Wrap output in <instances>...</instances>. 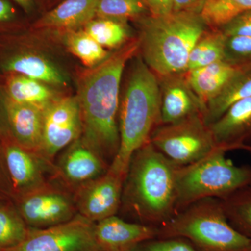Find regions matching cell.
<instances>
[{
	"label": "cell",
	"instance_id": "cell-1",
	"mask_svg": "<svg viewBox=\"0 0 251 251\" xmlns=\"http://www.w3.org/2000/svg\"><path fill=\"white\" fill-rule=\"evenodd\" d=\"M139 52L138 38L116 50L79 81L77 97L82 115L81 138L110 166L120 148L118 115L122 75Z\"/></svg>",
	"mask_w": 251,
	"mask_h": 251
},
{
	"label": "cell",
	"instance_id": "cell-2",
	"mask_svg": "<svg viewBox=\"0 0 251 251\" xmlns=\"http://www.w3.org/2000/svg\"><path fill=\"white\" fill-rule=\"evenodd\" d=\"M177 168L151 142L145 143L130 159L121 205L144 224H164L176 214Z\"/></svg>",
	"mask_w": 251,
	"mask_h": 251
},
{
	"label": "cell",
	"instance_id": "cell-3",
	"mask_svg": "<svg viewBox=\"0 0 251 251\" xmlns=\"http://www.w3.org/2000/svg\"><path fill=\"white\" fill-rule=\"evenodd\" d=\"M130 61L119 108L120 148L108 168L125 178L133 153L150 141L153 130L161 125L158 77L140 54H135Z\"/></svg>",
	"mask_w": 251,
	"mask_h": 251
},
{
	"label": "cell",
	"instance_id": "cell-4",
	"mask_svg": "<svg viewBox=\"0 0 251 251\" xmlns=\"http://www.w3.org/2000/svg\"><path fill=\"white\" fill-rule=\"evenodd\" d=\"M135 21L140 54L158 77L186 72L193 48L208 29L196 9L149 14Z\"/></svg>",
	"mask_w": 251,
	"mask_h": 251
},
{
	"label": "cell",
	"instance_id": "cell-5",
	"mask_svg": "<svg viewBox=\"0 0 251 251\" xmlns=\"http://www.w3.org/2000/svg\"><path fill=\"white\" fill-rule=\"evenodd\" d=\"M159 239H187L203 251H249L251 239L229 224L221 200L193 203L157 227Z\"/></svg>",
	"mask_w": 251,
	"mask_h": 251
},
{
	"label": "cell",
	"instance_id": "cell-6",
	"mask_svg": "<svg viewBox=\"0 0 251 251\" xmlns=\"http://www.w3.org/2000/svg\"><path fill=\"white\" fill-rule=\"evenodd\" d=\"M217 148L201 159L176 171V213L206 199H224L251 183V167L239 166Z\"/></svg>",
	"mask_w": 251,
	"mask_h": 251
},
{
	"label": "cell",
	"instance_id": "cell-7",
	"mask_svg": "<svg viewBox=\"0 0 251 251\" xmlns=\"http://www.w3.org/2000/svg\"><path fill=\"white\" fill-rule=\"evenodd\" d=\"M150 141L178 166L195 163L218 148L202 112L175 123L158 126Z\"/></svg>",
	"mask_w": 251,
	"mask_h": 251
},
{
	"label": "cell",
	"instance_id": "cell-8",
	"mask_svg": "<svg viewBox=\"0 0 251 251\" xmlns=\"http://www.w3.org/2000/svg\"><path fill=\"white\" fill-rule=\"evenodd\" d=\"M94 225L77 214L57 226L30 228L22 242L1 251H102L94 235Z\"/></svg>",
	"mask_w": 251,
	"mask_h": 251
},
{
	"label": "cell",
	"instance_id": "cell-9",
	"mask_svg": "<svg viewBox=\"0 0 251 251\" xmlns=\"http://www.w3.org/2000/svg\"><path fill=\"white\" fill-rule=\"evenodd\" d=\"M82 133V115L77 97L57 98L44 110L39 155L48 163Z\"/></svg>",
	"mask_w": 251,
	"mask_h": 251
},
{
	"label": "cell",
	"instance_id": "cell-10",
	"mask_svg": "<svg viewBox=\"0 0 251 251\" xmlns=\"http://www.w3.org/2000/svg\"><path fill=\"white\" fill-rule=\"evenodd\" d=\"M18 212L29 227L34 229L64 224L77 214L74 197L47 185L21 195Z\"/></svg>",
	"mask_w": 251,
	"mask_h": 251
},
{
	"label": "cell",
	"instance_id": "cell-11",
	"mask_svg": "<svg viewBox=\"0 0 251 251\" xmlns=\"http://www.w3.org/2000/svg\"><path fill=\"white\" fill-rule=\"evenodd\" d=\"M125 178L109 171L76 189L77 214L93 223L115 216L122 204Z\"/></svg>",
	"mask_w": 251,
	"mask_h": 251
},
{
	"label": "cell",
	"instance_id": "cell-12",
	"mask_svg": "<svg viewBox=\"0 0 251 251\" xmlns=\"http://www.w3.org/2000/svg\"><path fill=\"white\" fill-rule=\"evenodd\" d=\"M109 166L80 137L65 148L59 157L55 169L68 185L77 189L105 174Z\"/></svg>",
	"mask_w": 251,
	"mask_h": 251
},
{
	"label": "cell",
	"instance_id": "cell-13",
	"mask_svg": "<svg viewBox=\"0 0 251 251\" xmlns=\"http://www.w3.org/2000/svg\"><path fill=\"white\" fill-rule=\"evenodd\" d=\"M209 127L218 148L251 153V97L234 103Z\"/></svg>",
	"mask_w": 251,
	"mask_h": 251
},
{
	"label": "cell",
	"instance_id": "cell-14",
	"mask_svg": "<svg viewBox=\"0 0 251 251\" xmlns=\"http://www.w3.org/2000/svg\"><path fill=\"white\" fill-rule=\"evenodd\" d=\"M94 235L102 251H130L142 243L156 239L158 229L127 222L115 215L95 223Z\"/></svg>",
	"mask_w": 251,
	"mask_h": 251
},
{
	"label": "cell",
	"instance_id": "cell-15",
	"mask_svg": "<svg viewBox=\"0 0 251 251\" xmlns=\"http://www.w3.org/2000/svg\"><path fill=\"white\" fill-rule=\"evenodd\" d=\"M184 73L157 76L161 95V125L204 112V106L188 85Z\"/></svg>",
	"mask_w": 251,
	"mask_h": 251
},
{
	"label": "cell",
	"instance_id": "cell-16",
	"mask_svg": "<svg viewBox=\"0 0 251 251\" xmlns=\"http://www.w3.org/2000/svg\"><path fill=\"white\" fill-rule=\"evenodd\" d=\"M4 159L13 186L22 195L46 186L44 168L48 162L37 153L11 145L5 149Z\"/></svg>",
	"mask_w": 251,
	"mask_h": 251
},
{
	"label": "cell",
	"instance_id": "cell-17",
	"mask_svg": "<svg viewBox=\"0 0 251 251\" xmlns=\"http://www.w3.org/2000/svg\"><path fill=\"white\" fill-rule=\"evenodd\" d=\"M6 110L10 128L18 145L38 154L42 139L44 109L8 98Z\"/></svg>",
	"mask_w": 251,
	"mask_h": 251
},
{
	"label": "cell",
	"instance_id": "cell-18",
	"mask_svg": "<svg viewBox=\"0 0 251 251\" xmlns=\"http://www.w3.org/2000/svg\"><path fill=\"white\" fill-rule=\"evenodd\" d=\"M98 0H63L34 24L37 29L77 30L96 18Z\"/></svg>",
	"mask_w": 251,
	"mask_h": 251
},
{
	"label": "cell",
	"instance_id": "cell-19",
	"mask_svg": "<svg viewBox=\"0 0 251 251\" xmlns=\"http://www.w3.org/2000/svg\"><path fill=\"white\" fill-rule=\"evenodd\" d=\"M242 69L244 68L233 67L221 61L184 74L188 85L204 108L206 104Z\"/></svg>",
	"mask_w": 251,
	"mask_h": 251
},
{
	"label": "cell",
	"instance_id": "cell-20",
	"mask_svg": "<svg viewBox=\"0 0 251 251\" xmlns=\"http://www.w3.org/2000/svg\"><path fill=\"white\" fill-rule=\"evenodd\" d=\"M4 68L8 72L30 77L46 85H67V77L60 69L40 54L31 52L18 54L6 61Z\"/></svg>",
	"mask_w": 251,
	"mask_h": 251
},
{
	"label": "cell",
	"instance_id": "cell-21",
	"mask_svg": "<svg viewBox=\"0 0 251 251\" xmlns=\"http://www.w3.org/2000/svg\"><path fill=\"white\" fill-rule=\"evenodd\" d=\"M251 97V67L244 68L206 104L203 117L206 125L216 121L234 103Z\"/></svg>",
	"mask_w": 251,
	"mask_h": 251
},
{
	"label": "cell",
	"instance_id": "cell-22",
	"mask_svg": "<svg viewBox=\"0 0 251 251\" xmlns=\"http://www.w3.org/2000/svg\"><path fill=\"white\" fill-rule=\"evenodd\" d=\"M6 90L11 100L44 109L58 98L46 84L18 74L10 77L6 83Z\"/></svg>",
	"mask_w": 251,
	"mask_h": 251
},
{
	"label": "cell",
	"instance_id": "cell-23",
	"mask_svg": "<svg viewBox=\"0 0 251 251\" xmlns=\"http://www.w3.org/2000/svg\"><path fill=\"white\" fill-rule=\"evenodd\" d=\"M83 29L104 49L117 50L133 39L128 21L125 20L95 18Z\"/></svg>",
	"mask_w": 251,
	"mask_h": 251
},
{
	"label": "cell",
	"instance_id": "cell-24",
	"mask_svg": "<svg viewBox=\"0 0 251 251\" xmlns=\"http://www.w3.org/2000/svg\"><path fill=\"white\" fill-rule=\"evenodd\" d=\"M196 8L206 27L219 29L238 15L251 9V0H199Z\"/></svg>",
	"mask_w": 251,
	"mask_h": 251
},
{
	"label": "cell",
	"instance_id": "cell-25",
	"mask_svg": "<svg viewBox=\"0 0 251 251\" xmlns=\"http://www.w3.org/2000/svg\"><path fill=\"white\" fill-rule=\"evenodd\" d=\"M225 40L226 36L220 29L208 28L190 53L186 72L224 61Z\"/></svg>",
	"mask_w": 251,
	"mask_h": 251
},
{
	"label": "cell",
	"instance_id": "cell-26",
	"mask_svg": "<svg viewBox=\"0 0 251 251\" xmlns=\"http://www.w3.org/2000/svg\"><path fill=\"white\" fill-rule=\"evenodd\" d=\"M221 201L229 224L251 239V183Z\"/></svg>",
	"mask_w": 251,
	"mask_h": 251
},
{
	"label": "cell",
	"instance_id": "cell-27",
	"mask_svg": "<svg viewBox=\"0 0 251 251\" xmlns=\"http://www.w3.org/2000/svg\"><path fill=\"white\" fill-rule=\"evenodd\" d=\"M66 44L74 55L87 67H97L111 54L83 29L67 31Z\"/></svg>",
	"mask_w": 251,
	"mask_h": 251
},
{
	"label": "cell",
	"instance_id": "cell-28",
	"mask_svg": "<svg viewBox=\"0 0 251 251\" xmlns=\"http://www.w3.org/2000/svg\"><path fill=\"white\" fill-rule=\"evenodd\" d=\"M150 14L145 0H98L96 18L136 20Z\"/></svg>",
	"mask_w": 251,
	"mask_h": 251
},
{
	"label": "cell",
	"instance_id": "cell-29",
	"mask_svg": "<svg viewBox=\"0 0 251 251\" xmlns=\"http://www.w3.org/2000/svg\"><path fill=\"white\" fill-rule=\"evenodd\" d=\"M29 229L19 212L0 206V251L18 245L27 237Z\"/></svg>",
	"mask_w": 251,
	"mask_h": 251
},
{
	"label": "cell",
	"instance_id": "cell-30",
	"mask_svg": "<svg viewBox=\"0 0 251 251\" xmlns=\"http://www.w3.org/2000/svg\"><path fill=\"white\" fill-rule=\"evenodd\" d=\"M224 61L237 68L251 67V36H226Z\"/></svg>",
	"mask_w": 251,
	"mask_h": 251
},
{
	"label": "cell",
	"instance_id": "cell-31",
	"mask_svg": "<svg viewBox=\"0 0 251 251\" xmlns=\"http://www.w3.org/2000/svg\"><path fill=\"white\" fill-rule=\"evenodd\" d=\"M130 251H201L180 238L153 239L139 244Z\"/></svg>",
	"mask_w": 251,
	"mask_h": 251
},
{
	"label": "cell",
	"instance_id": "cell-32",
	"mask_svg": "<svg viewBox=\"0 0 251 251\" xmlns=\"http://www.w3.org/2000/svg\"><path fill=\"white\" fill-rule=\"evenodd\" d=\"M219 29L226 36H251V9L238 15Z\"/></svg>",
	"mask_w": 251,
	"mask_h": 251
},
{
	"label": "cell",
	"instance_id": "cell-33",
	"mask_svg": "<svg viewBox=\"0 0 251 251\" xmlns=\"http://www.w3.org/2000/svg\"><path fill=\"white\" fill-rule=\"evenodd\" d=\"M150 14L162 16L173 12L174 0H145Z\"/></svg>",
	"mask_w": 251,
	"mask_h": 251
},
{
	"label": "cell",
	"instance_id": "cell-34",
	"mask_svg": "<svg viewBox=\"0 0 251 251\" xmlns=\"http://www.w3.org/2000/svg\"><path fill=\"white\" fill-rule=\"evenodd\" d=\"M15 11L8 0H0V22H6L14 17Z\"/></svg>",
	"mask_w": 251,
	"mask_h": 251
},
{
	"label": "cell",
	"instance_id": "cell-35",
	"mask_svg": "<svg viewBox=\"0 0 251 251\" xmlns=\"http://www.w3.org/2000/svg\"><path fill=\"white\" fill-rule=\"evenodd\" d=\"M198 1L199 0H174L173 12L193 9L198 4Z\"/></svg>",
	"mask_w": 251,
	"mask_h": 251
},
{
	"label": "cell",
	"instance_id": "cell-36",
	"mask_svg": "<svg viewBox=\"0 0 251 251\" xmlns=\"http://www.w3.org/2000/svg\"><path fill=\"white\" fill-rule=\"evenodd\" d=\"M25 12L29 13L34 9V0H14Z\"/></svg>",
	"mask_w": 251,
	"mask_h": 251
},
{
	"label": "cell",
	"instance_id": "cell-37",
	"mask_svg": "<svg viewBox=\"0 0 251 251\" xmlns=\"http://www.w3.org/2000/svg\"><path fill=\"white\" fill-rule=\"evenodd\" d=\"M49 1H50V2L52 3V2H55L56 0H49ZM63 1V0H60V2H61V1Z\"/></svg>",
	"mask_w": 251,
	"mask_h": 251
},
{
	"label": "cell",
	"instance_id": "cell-38",
	"mask_svg": "<svg viewBox=\"0 0 251 251\" xmlns=\"http://www.w3.org/2000/svg\"><path fill=\"white\" fill-rule=\"evenodd\" d=\"M249 251H251V249H250V250H249Z\"/></svg>",
	"mask_w": 251,
	"mask_h": 251
}]
</instances>
